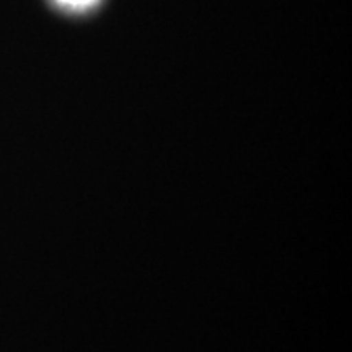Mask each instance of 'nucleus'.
<instances>
[{
	"label": "nucleus",
	"mask_w": 352,
	"mask_h": 352,
	"mask_svg": "<svg viewBox=\"0 0 352 352\" xmlns=\"http://www.w3.org/2000/svg\"><path fill=\"white\" fill-rule=\"evenodd\" d=\"M57 2L70 8H85L88 6H91L95 0H57Z\"/></svg>",
	"instance_id": "obj_1"
}]
</instances>
